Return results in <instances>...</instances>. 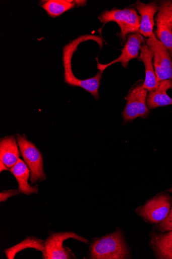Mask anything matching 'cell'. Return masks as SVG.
<instances>
[{
    "mask_svg": "<svg viewBox=\"0 0 172 259\" xmlns=\"http://www.w3.org/2000/svg\"><path fill=\"white\" fill-rule=\"evenodd\" d=\"M88 40L96 41L102 49L103 41L101 37L93 35H84L79 36L63 48V61L64 67L65 82L72 87H79L90 93L94 98H99V89L103 71L98 72L94 77L85 80L79 79L74 75L72 71L71 61L73 55L78 50V47L83 42Z\"/></svg>",
    "mask_w": 172,
    "mask_h": 259,
    "instance_id": "obj_1",
    "label": "cell"
},
{
    "mask_svg": "<svg viewBox=\"0 0 172 259\" xmlns=\"http://www.w3.org/2000/svg\"><path fill=\"white\" fill-rule=\"evenodd\" d=\"M130 252L120 229L94 241L90 248V258L94 259H124Z\"/></svg>",
    "mask_w": 172,
    "mask_h": 259,
    "instance_id": "obj_2",
    "label": "cell"
},
{
    "mask_svg": "<svg viewBox=\"0 0 172 259\" xmlns=\"http://www.w3.org/2000/svg\"><path fill=\"white\" fill-rule=\"evenodd\" d=\"M104 26L106 23L114 22L121 29L119 34L123 44L126 43L127 37L130 34L138 33L141 24V17L134 9L126 8L123 10L113 9L106 10L99 16Z\"/></svg>",
    "mask_w": 172,
    "mask_h": 259,
    "instance_id": "obj_3",
    "label": "cell"
},
{
    "mask_svg": "<svg viewBox=\"0 0 172 259\" xmlns=\"http://www.w3.org/2000/svg\"><path fill=\"white\" fill-rule=\"evenodd\" d=\"M17 139L21 155L31 171V184L44 181L46 176L43 169V157L40 151L25 136L18 134Z\"/></svg>",
    "mask_w": 172,
    "mask_h": 259,
    "instance_id": "obj_4",
    "label": "cell"
},
{
    "mask_svg": "<svg viewBox=\"0 0 172 259\" xmlns=\"http://www.w3.org/2000/svg\"><path fill=\"white\" fill-rule=\"evenodd\" d=\"M146 43L154 55L153 64L157 82L172 80L171 57L165 46L156 38L154 32L146 39Z\"/></svg>",
    "mask_w": 172,
    "mask_h": 259,
    "instance_id": "obj_5",
    "label": "cell"
},
{
    "mask_svg": "<svg viewBox=\"0 0 172 259\" xmlns=\"http://www.w3.org/2000/svg\"><path fill=\"white\" fill-rule=\"evenodd\" d=\"M73 239L88 243V240L73 232H62L50 234L45 241V259H68L76 257L70 249L63 247V242L68 239Z\"/></svg>",
    "mask_w": 172,
    "mask_h": 259,
    "instance_id": "obj_6",
    "label": "cell"
},
{
    "mask_svg": "<svg viewBox=\"0 0 172 259\" xmlns=\"http://www.w3.org/2000/svg\"><path fill=\"white\" fill-rule=\"evenodd\" d=\"M158 12L155 18L156 38L166 47L172 58V0L158 3Z\"/></svg>",
    "mask_w": 172,
    "mask_h": 259,
    "instance_id": "obj_7",
    "label": "cell"
},
{
    "mask_svg": "<svg viewBox=\"0 0 172 259\" xmlns=\"http://www.w3.org/2000/svg\"><path fill=\"white\" fill-rule=\"evenodd\" d=\"M147 91L142 85H138L126 97L127 104L122 112L125 122H132L137 117L145 118L149 114L147 106Z\"/></svg>",
    "mask_w": 172,
    "mask_h": 259,
    "instance_id": "obj_8",
    "label": "cell"
},
{
    "mask_svg": "<svg viewBox=\"0 0 172 259\" xmlns=\"http://www.w3.org/2000/svg\"><path fill=\"white\" fill-rule=\"evenodd\" d=\"M171 203L172 199L169 196L160 195L138 208L137 213L147 222L158 223L167 217Z\"/></svg>",
    "mask_w": 172,
    "mask_h": 259,
    "instance_id": "obj_9",
    "label": "cell"
},
{
    "mask_svg": "<svg viewBox=\"0 0 172 259\" xmlns=\"http://www.w3.org/2000/svg\"><path fill=\"white\" fill-rule=\"evenodd\" d=\"M145 39L139 33L131 34L128 36V40L122 51L121 56L111 62L106 64H100L97 61V68L100 71L104 70L110 65L118 62L121 63L123 66L127 68L129 62L134 59L138 58L141 45L145 43Z\"/></svg>",
    "mask_w": 172,
    "mask_h": 259,
    "instance_id": "obj_10",
    "label": "cell"
},
{
    "mask_svg": "<svg viewBox=\"0 0 172 259\" xmlns=\"http://www.w3.org/2000/svg\"><path fill=\"white\" fill-rule=\"evenodd\" d=\"M131 7L136 9L141 15V24L139 33L145 37H150L154 33L155 25L154 16L158 12V3L152 2L145 4L137 1Z\"/></svg>",
    "mask_w": 172,
    "mask_h": 259,
    "instance_id": "obj_11",
    "label": "cell"
},
{
    "mask_svg": "<svg viewBox=\"0 0 172 259\" xmlns=\"http://www.w3.org/2000/svg\"><path fill=\"white\" fill-rule=\"evenodd\" d=\"M140 52L138 59L144 63L145 67V79L142 86L147 91H155L158 82L153 62V54L149 47L145 43L141 45Z\"/></svg>",
    "mask_w": 172,
    "mask_h": 259,
    "instance_id": "obj_12",
    "label": "cell"
},
{
    "mask_svg": "<svg viewBox=\"0 0 172 259\" xmlns=\"http://www.w3.org/2000/svg\"><path fill=\"white\" fill-rule=\"evenodd\" d=\"M10 171L17 180L21 194L30 195L38 193V185L33 187L29 183L31 171L25 162L19 158Z\"/></svg>",
    "mask_w": 172,
    "mask_h": 259,
    "instance_id": "obj_13",
    "label": "cell"
},
{
    "mask_svg": "<svg viewBox=\"0 0 172 259\" xmlns=\"http://www.w3.org/2000/svg\"><path fill=\"white\" fill-rule=\"evenodd\" d=\"M172 89V80H165L158 83L155 91L149 92L147 96V106L149 109L172 105V99L167 91Z\"/></svg>",
    "mask_w": 172,
    "mask_h": 259,
    "instance_id": "obj_14",
    "label": "cell"
},
{
    "mask_svg": "<svg viewBox=\"0 0 172 259\" xmlns=\"http://www.w3.org/2000/svg\"><path fill=\"white\" fill-rule=\"evenodd\" d=\"M14 136H8L0 140V158L11 169L18 161L20 149Z\"/></svg>",
    "mask_w": 172,
    "mask_h": 259,
    "instance_id": "obj_15",
    "label": "cell"
},
{
    "mask_svg": "<svg viewBox=\"0 0 172 259\" xmlns=\"http://www.w3.org/2000/svg\"><path fill=\"white\" fill-rule=\"evenodd\" d=\"M87 1H68V0H46L40 2L39 6L53 18L60 17L76 7H83Z\"/></svg>",
    "mask_w": 172,
    "mask_h": 259,
    "instance_id": "obj_16",
    "label": "cell"
},
{
    "mask_svg": "<svg viewBox=\"0 0 172 259\" xmlns=\"http://www.w3.org/2000/svg\"><path fill=\"white\" fill-rule=\"evenodd\" d=\"M151 243L159 258L172 259V230L166 234H154Z\"/></svg>",
    "mask_w": 172,
    "mask_h": 259,
    "instance_id": "obj_17",
    "label": "cell"
},
{
    "mask_svg": "<svg viewBox=\"0 0 172 259\" xmlns=\"http://www.w3.org/2000/svg\"><path fill=\"white\" fill-rule=\"evenodd\" d=\"M27 248L39 250L43 255L45 253V241L35 237H28L17 245L6 249L5 252L8 259H14L17 253Z\"/></svg>",
    "mask_w": 172,
    "mask_h": 259,
    "instance_id": "obj_18",
    "label": "cell"
},
{
    "mask_svg": "<svg viewBox=\"0 0 172 259\" xmlns=\"http://www.w3.org/2000/svg\"><path fill=\"white\" fill-rule=\"evenodd\" d=\"M158 228L162 232L172 230V208L167 217L158 224Z\"/></svg>",
    "mask_w": 172,
    "mask_h": 259,
    "instance_id": "obj_19",
    "label": "cell"
},
{
    "mask_svg": "<svg viewBox=\"0 0 172 259\" xmlns=\"http://www.w3.org/2000/svg\"><path fill=\"white\" fill-rule=\"evenodd\" d=\"M19 194H21L19 188L16 190H13L7 191H3L0 193V201L5 202L9 198L15 196Z\"/></svg>",
    "mask_w": 172,
    "mask_h": 259,
    "instance_id": "obj_20",
    "label": "cell"
},
{
    "mask_svg": "<svg viewBox=\"0 0 172 259\" xmlns=\"http://www.w3.org/2000/svg\"><path fill=\"white\" fill-rule=\"evenodd\" d=\"M0 167H1V170H0V171H1V172L4 171H10V169L2 161H0Z\"/></svg>",
    "mask_w": 172,
    "mask_h": 259,
    "instance_id": "obj_21",
    "label": "cell"
},
{
    "mask_svg": "<svg viewBox=\"0 0 172 259\" xmlns=\"http://www.w3.org/2000/svg\"><path fill=\"white\" fill-rule=\"evenodd\" d=\"M168 192H170V193H172V188H170V190H169L168 191Z\"/></svg>",
    "mask_w": 172,
    "mask_h": 259,
    "instance_id": "obj_22",
    "label": "cell"
}]
</instances>
